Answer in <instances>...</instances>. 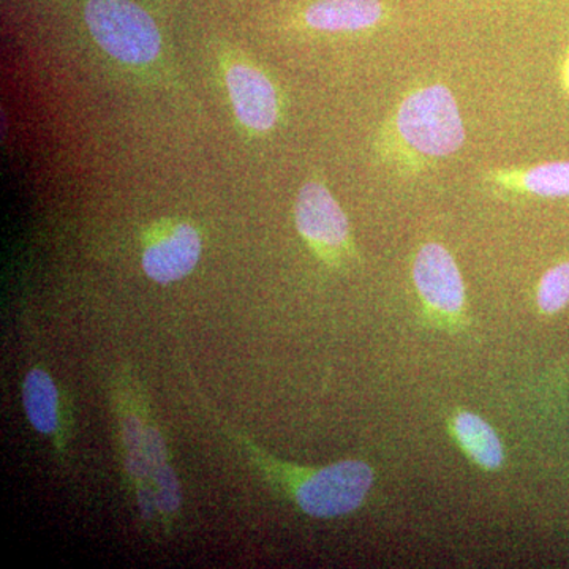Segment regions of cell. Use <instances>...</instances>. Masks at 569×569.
<instances>
[{
	"label": "cell",
	"instance_id": "cell-13",
	"mask_svg": "<svg viewBox=\"0 0 569 569\" xmlns=\"http://www.w3.org/2000/svg\"><path fill=\"white\" fill-rule=\"evenodd\" d=\"M569 302V263L557 264L542 276L538 306L545 313H557Z\"/></svg>",
	"mask_w": 569,
	"mask_h": 569
},
{
	"label": "cell",
	"instance_id": "cell-3",
	"mask_svg": "<svg viewBox=\"0 0 569 569\" xmlns=\"http://www.w3.org/2000/svg\"><path fill=\"white\" fill-rule=\"evenodd\" d=\"M84 20L97 44L126 66H149L162 52L159 28L132 0H89Z\"/></svg>",
	"mask_w": 569,
	"mask_h": 569
},
{
	"label": "cell",
	"instance_id": "cell-12",
	"mask_svg": "<svg viewBox=\"0 0 569 569\" xmlns=\"http://www.w3.org/2000/svg\"><path fill=\"white\" fill-rule=\"evenodd\" d=\"M501 179L511 186H520V189L537 197H569V162L542 163L519 176L500 174V181Z\"/></svg>",
	"mask_w": 569,
	"mask_h": 569
},
{
	"label": "cell",
	"instance_id": "cell-2",
	"mask_svg": "<svg viewBox=\"0 0 569 569\" xmlns=\"http://www.w3.org/2000/svg\"><path fill=\"white\" fill-rule=\"evenodd\" d=\"M395 130L403 148L419 159H445L466 141L458 102L441 84L408 93L397 108Z\"/></svg>",
	"mask_w": 569,
	"mask_h": 569
},
{
	"label": "cell",
	"instance_id": "cell-7",
	"mask_svg": "<svg viewBox=\"0 0 569 569\" xmlns=\"http://www.w3.org/2000/svg\"><path fill=\"white\" fill-rule=\"evenodd\" d=\"M203 241L200 231L187 222H162L149 228L142 249V269L153 282L182 280L197 268Z\"/></svg>",
	"mask_w": 569,
	"mask_h": 569
},
{
	"label": "cell",
	"instance_id": "cell-11",
	"mask_svg": "<svg viewBox=\"0 0 569 569\" xmlns=\"http://www.w3.org/2000/svg\"><path fill=\"white\" fill-rule=\"evenodd\" d=\"M451 432L467 458L485 471H498L505 463V448L493 427L479 415L459 411L451 421Z\"/></svg>",
	"mask_w": 569,
	"mask_h": 569
},
{
	"label": "cell",
	"instance_id": "cell-4",
	"mask_svg": "<svg viewBox=\"0 0 569 569\" xmlns=\"http://www.w3.org/2000/svg\"><path fill=\"white\" fill-rule=\"evenodd\" d=\"M112 397L121 437L123 471L132 488L142 522L152 527L159 523V512L153 498L151 470L146 459V436L153 421L151 408L140 383L127 373L116 378Z\"/></svg>",
	"mask_w": 569,
	"mask_h": 569
},
{
	"label": "cell",
	"instance_id": "cell-8",
	"mask_svg": "<svg viewBox=\"0 0 569 569\" xmlns=\"http://www.w3.org/2000/svg\"><path fill=\"white\" fill-rule=\"evenodd\" d=\"M224 84L238 121L250 132L266 133L279 119V96L274 84L257 67L233 62L224 70Z\"/></svg>",
	"mask_w": 569,
	"mask_h": 569
},
{
	"label": "cell",
	"instance_id": "cell-10",
	"mask_svg": "<svg viewBox=\"0 0 569 569\" xmlns=\"http://www.w3.org/2000/svg\"><path fill=\"white\" fill-rule=\"evenodd\" d=\"M307 26L323 32H359L383 18L380 0H318L307 9Z\"/></svg>",
	"mask_w": 569,
	"mask_h": 569
},
{
	"label": "cell",
	"instance_id": "cell-6",
	"mask_svg": "<svg viewBox=\"0 0 569 569\" xmlns=\"http://www.w3.org/2000/svg\"><path fill=\"white\" fill-rule=\"evenodd\" d=\"M413 282L429 320L448 331L467 323V293L452 254L437 242L422 246L415 258Z\"/></svg>",
	"mask_w": 569,
	"mask_h": 569
},
{
	"label": "cell",
	"instance_id": "cell-5",
	"mask_svg": "<svg viewBox=\"0 0 569 569\" xmlns=\"http://www.w3.org/2000/svg\"><path fill=\"white\" fill-rule=\"evenodd\" d=\"M299 234L326 264L337 268L355 257V242L346 212L323 183H305L296 198Z\"/></svg>",
	"mask_w": 569,
	"mask_h": 569
},
{
	"label": "cell",
	"instance_id": "cell-1",
	"mask_svg": "<svg viewBox=\"0 0 569 569\" xmlns=\"http://www.w3.org/2000/svg\"><path fill=\"white\" fill-rule=\"evenodd\" d=\"M233 436L261 478L310 518L351 515L365 505L376 481L372 467L362 460H342L320 468L291 466L272 458L242 433Z\"/></svg>",
	"mask_w": 569,
	"mask_h": 569
},
{
	"label": "cell",
	"instance_id": "cell-9",
	"mask_svg": "<svg viewBox=\"0 0 569 569\" xmlns=\"http://www.w3.org/2000/svg\"><path fill=\"white\" fill-rule=\"evenodd\" d=\"M22 406L37 432L54 440L56 448L66 449L67 413L61 391L50 373L33 367L22 383Z\"/></svg>",
	"mask_w": 569,
	"mask_h": 569
}]
</instances>
